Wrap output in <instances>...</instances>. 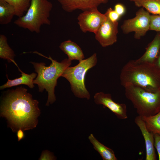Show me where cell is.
Returning <instances> with one entry per match:
<instances>
[{"mask_svg":"<svg viewBox=\"0 0 160 160\" xmlns=\"http://www.w3.org/2000/svg\"><path fill=\"white\" fill-rule=\"evenodd\" d=\"M39 102L25 88L20 86L8 90L1 101V116L5 117L13 131L35 128L40 114Z\"/></svg>","mask_w":160,"mask_h":160,"instance_id":"6da1fadb","label":"cell"},{"mask_svg":"<svg viewBox=\"0 0 160 160\" xmlns=\"http://www.w3.org/2000/svg\"><path fill=\"white\" fill-rule=\"evenodd\" d=\"M121 85L130 84L145 90H160V68L155 64L129 61L122 68L120 76Z\"/></svg>","mask_w":160,"mask_h":160,"instance_id":"7a4b0ae2","label":"cell"},{"mask_svg":"<svg viewBox=\"0 0 160 160\" xmlns=\"http://www.w3.org/2000/svg\"><path fill=\"white\" fill-rule=\"evenodd\" d=\"M33 52L47 58L51 61L49 66H46L44 63L30 62L33 65L35 71L37 74L33 83L38 85L39 92H42L45 89L48 92V98L46 105L48 106L55 101L54 92L57 80L61 76L65 70L71 65V61L66 58L59 62L53 59L50 56L46 57L36 51Z\"/></svg>","mask_w":160,"mask_h":160,"instance_id":"3957f363","label":"cell"},{"mask_svg":"<svg viewBox=\"0 0 160 160\" xmlns=\"http://www.w3.org/2000/svg\"><path fill=\"white\" fill-rule=\"evenodd\" d=\"M52 7L48 0H31L25 13L18 17L14 23L20 28L39 33L42 25H50L49 18Z\"/></svg>","mask_w":160,"mask_h":160,"instance_id":"277c9868","label":"cell"},{"mask_svg":"<svg viewBox=\"0 0 160 160\" xmlns=\"http://www.w3.org/2000/svg\"><path fill=\"white\" fill-rule=\"evenodd\" d=\"M124 87L126 98L131 102L138 115L152 116L160 111V90L148 92L130 84Z\"/></svg>","mask_w":160,"mask_h":160,"instance_id":"5b68a950","label":"cell"},{"mask_svg":"<svg viewBox=\"0 0 160 160\" xmlns=\"http://www.w3.org/2000/svg\"><path fill=\"white\" fill-rule=\"evenodd\" d=\"M97 62V54L95 53L89 58L79 61L76 65L67 67L61 76L69 81L71 90L76 97L90 99V94L85 86V76L88 70L94 66Z\"/></svg>","mask_w":160,"mask_h":160,"instance_id":"8992f818","label":"cell"},{"mask_svg":"<svg viewBox=\"0 0 160 160\" xmlns=\"http://www.w3.org/2000/svg\"><path fill=\"white\" fill-rule=\"evenodd\" d=\"M151 15L144 8H140L136 12L134 17L124 21L121 26L123 32L127 34L134 32L135 38L140 39L149 30Z\"/></svg>","mask_w":160,"mask_h":160,"instance_id":"52a82bcc","label":"cell"},{"mask_svg":"<svg viewBox=\"0 0 160 160\" xmlns=\"http://www.w3.org/2000/svg\"><path fill=\"white\" fill-rule=\"evenodd\" d=\"M82 11L77 17L80 29L83 33L88 32L95 34L106 19V15L101 13L97 7Z\"/></svg>","mask_w":160,"mask_h":160,"instance_id":"ba28073f","label":"cell"},{"mask_svg":"<svg viewBox=\"0 0 160 160\" xmlns=\"http://www.w3.org/2000/svg\"><path fill=\"white\" fill-rule=\"evenodd\" d=\"M118 25V22H113L106 16L105 20L95 34L96 39L102 47L111 45L117 41Z\"/></svg>","mask_w":160,"mask_h":160,"instance_id":"9c48e42d","label":"cell"},{"mask_svg":"<svg viewBox=\"0 0 160 160\" xmlns=\"http://www.w3.org/2000/svg\"><path fill=\"white\" fill-rule=\"evenodd\" d=\"M94 101L98 105H102L112 111L119 119H125L127 118L126 105L114 101L111 95L103 92L96 93L94 96Z\"/></svg>","mask_w":160,"mask_h":160,"instance_id":"30bf717a","label":"cell"},{"mask_svg":"<svg viewBox=\"0 0 160 160\" xmlns=\"http://www.w3.org/2000/svg\"><path fill=\"white\" fill-rule=\"evenodd\" d=\"M65 11L70 12L77 9L82 11L97 7L109 0H56Z\"/></svg>","mask_w":160,"mask_h":160,"instance_id":"8fae6325","label":"cell"},{"mask_svg":"<svg viewBox=\"0 0 160 160\" xmlns=\"http://www.w3.org/2000/svg\"><path fill=\"white\" fill-rule=\"evenodd\" d=\"M134 121L140 129L144 139L146 149L145 160H156V156L154 147V134L147 129L140 116L135 118Z\"/></svg>","mask_w":160,"mask_h":160,"instance_id":"7c38bea8","label":"cell"},{"mask_svg":"<svg viewBox=\"0 0 160 160\" xmlns=\"http://www.w3.org/2000/svg\"><path fill=\"white\" fill-rule=\"evenodd\" d=\"M145 49L144 54L136 60L139 62L155 64L160 52V32H157Z\"/></svg>","mask_w":160,"mask_h":160,"instance_id":"4fadbf2b","label":"cell"},{"mask_svg":"<svg viewBox=\"0 0 160 160\" xmlns=\"http://www.w3.org/2000/svg\"><path fill=\"white\" fill-rule=\"evenodd\" d=\"M59 48L67 55L68 59L71 61L77 60L80 61L84 59V55L81 48L70 40L62 42Z\"/></svg>","mask_w":160,"mask_h":160,"instance_id":"5bb4252c","label":"cell"},{"mask_svg":"<svg viewBox=\"0 0 160 160\" xmlns=\"http://www.w3.org/2000/svg\"><path fill=\"white\" fill-rule=\"evenodd\" d=\"M18 69L21 73V76L13 80H10L8 79L7 75L8 81L6 83L0 86L1 90L23 84L26 85L30 88H33L34 87L33 82L34 79L37 76V74L35 73L30 74H26L22 71L19 68Z\"/></svg>","mask_w":160,"mask_h":160,"instance_id":"9a60e30c","label":"cell"},{"mask_svg":"<svg viewBox=\"0 0 160 160\" xmlns=\"http://www.w3.org/2000/svg\"><path fill=\"white\" fill-rule=\"evenodd\" d=\"M90 142L93 148L100 155L103 160H117L113 151L99 142L91 134L88 137Z\"/></svg>","mask_w":160,"mask_h":160,"instance_id":"2e32d148","label":"cell"},{"mask_svg":"<svg viewBox=\"0 0 160 160\" xmlns=\"http://www.w3.org/2000/svg\"><path fill=\"white\" fill-rule=\"evenodd\" d=\"M15 12L14 7L4 0H0V24L7 25L11 22Z\"/></svg>","mask_w":160,"mask_h":160,"instance_id":"e0dca14e","label":"cell"},{"mask_svg":"<svg viewBox=\"0 0 160 160\" xmlns=\"http://www.w3.org/2000/svg\"><path fill=\"white\" fill-rule=\"evenodd\" d=\"M15 54L9 46L7 37L4 34L0 35V57L7 60L9 63H13L18 68L14 60Z\"/></svg>","mask_w":160,"mask_h":160,"instance_id":"ac0fdd59","label":"cell"},{"mask_svg":"<svg viewBox=\"0 0 160 160\" xmlns=\"http://www.w3.org/2000/svg\"><path fill=\"white\" fill-rule=\"evenodd\" d=\"M138 7L145 9L150 13L160 15V0H129Z\"/></svg>","mask_w":160,"mask_h":160,"instance_id":"d6986e66","label":"cell"},{"mask_svg":"<svg viewBox=\"0 0 160 160\" xmlns=\"http://www.w3.org/2000/svg\"><path fill=\"white\" fill-rule=\"evenodd\" d=\"M141 116L148 131L160 135V111L153 115Z\"/></svg>","mask_w":160,"mask_h":160,"instance_id":"ffe728a7","label":"cell"},{"mask_svg":"<svg viewBox=\"0 0 160 160\" xmlns=\"http://www.w3.org/2000/svg\"><path fill=\"white\" fill-rule=\"evenodd\" d=\"M14 8L15 16L20 17L23 16L29 8L31 0H4Z\"/></svg>","mask_w":160,"mask_h":160,"instance_id":"44dd1931","label":"cell"},{"mask_svg":"<svg viewBox=\"0 0 160 160\" xmlns=\"http://www.w3.org/2000/svg\"><path fill=\"white\" fill-rule=\"evenodd\" d=\"M149 30L160 32V15H151Z\"/></svg>","mask_w":160,"mask_h":160,"instance_id":"7402d4cb","label":"cell"},{"mask_svg":"<svg viewBox=\"0 0 160 160\" xmlns=\"http://www.w3.org/2000/svg\"><path fill=\"white\" fill-rule=\"evenodd\" d=\"M105 14L107 17L113 22H118L121 17L111 7L108 8Z\"/></svg>","mask_w":160,"mask_h":160,"instance_id":"603a6c76","label":"cell"},{"mask_svg":"<svg viewBox=\"0 0 160 160\" xmlns=\"http://www.w3.org/2000/svg\"><path fill=\"white\" fill-rule=\"evenodd\" d=\"M55 157L52 153L47 150L43 151L39 158L41 160H55Z\"/></svg>","mask_w":160,"mask_h":160,"instance_id":"cb8c5ba5","label":"cell"},{"mask_svg":"<svg viewBox=\"0 0 160 160\" xmlns=\"http://www.w3.org/2000/svg\"><path fill=\"white\" fill-rule=\"evenodd\" d=\"M114 9L121 17L124 15L126 11L125 6L120 3H117L115 5Z\"/></svg>","mask_w":160,"mask_h":160,"instance_id":"d4e9b609","label":"cell"},{"mask_svg":"<svg viewBox=\"0 0 160 160\" xmlns=\"http://www.w3.org/2000/svg\"><path fill=\"white\" fill-rule=\"evenodd\" d=\"M154 147L156 148L159 157V160H160V135L154 134Z\"/></svg>","mask_w":160,"mask_h":160,"instance_id":"484cf974","label":"cell"},{"mask_svg":"<svg viewBox=\"0 0 160 160\" xmlns=\"http://www.w3.org/2000/svg\"><path fill=\"white\" fill-rule=\"evenodd\" d=\"M17 131V135L18 138V141H19L24 137V133L23 130L21 129H19Z\"/></svg>","mask_w":160,"mask_h":160,"instance_id":"4316f807","label":"cell"},{"mask_svg":"<svg viewBox=\"0 0 160 160\" xmlns=\"http://www.w3.org/2000/svg\"><path fill=\"white\" fill-rule=\"evenodd\" d=\"M155 64L160 68V52L156 61Z\"/></svg>","mask_w":160,"mask_h":160,"instance_id":"83f0119b","label":"cell"}]
</instances>
